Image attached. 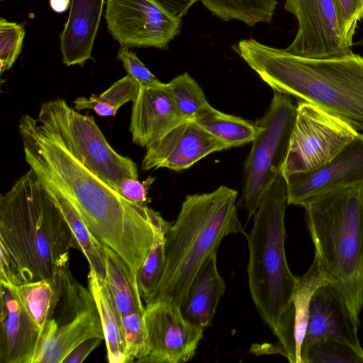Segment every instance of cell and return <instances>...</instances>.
I'll list each match as a JSON object with an SVG mask.
<instances>
[{
    "label": "cell",
    "instance_id": "obj_1",
    "mask_svg": "<svg viewBox=\"0 0 363 363\" xmlns=\"http://www.w3.org/2000/svg\"><path fill=\"white\" fill-rule=\"evenodd\" d=\"M18 130L30 169L70 202L92 235L115 251L136 277L154 241V210L122 196L71 154L37 118L22 116Z\"/></svg>",
    "mask_w": 363,
    "mask_h": 363
},
{
    "label": "cell",
    "instance_id": "obj_2",
    "mask_svg": "<svg viewBox=\"0 0 363 363\" xmlns=\"http://www.w3.org/2000/svg\"><path fill=\"white\" fill-rule=\"evenodd\" d=\"M235 51L273 91L316 105L363 132V57L311 58L242 40Z\"/></svg>",
    "mask_w": 363,
    "mask_h": 363
},
{
    "label": "cell",
    "instance_id": "obj_3",
    "mask_svg": "<svg viewBox=\"0 0 363 363\" xmlns=\"http://www.w3.org/2000/svg\"><path fill=\"white\" fill-rule=\"evenodd\" d=\"M0 244L23 284L53 278L68 268L71 249L79 250L60 209L31 169L1 196Z\"/></svg>",
    "mask_w": 363,
    "mask_h": 363
},
{
    "label": "cell",
    "instance_id": "obj_4",
    "mask_svg": "<svg viewBox=\"0 0 363 363\" xmlns=\"http://www.w3.org/2000/svg\"><path fill=\"white\" fill-rule=\"evenodd\" d=\"M237 198L236 190L223 185L210 193L186 196L166 233L163 275L145 306L164 302L179 307L197 272L218 251L223 238L244 233Z\"/></svg>",
    "mask_w": 363,
    "mask_h": 363
},
{
    "label": "cell",
    "instance_id": "obj_5",
    "mask_svg": "<svg viewBox=\"0 0 363 363\" xmlns=\"http://www.w3.org/2000/svg\"><path fill=\"white\" fill-rule=\"evenodd\" d=\"M301 206L315 256L336 280L359 325L363 308V184L333 189Z\"/></svg>",
    "mask_w": 363,
    "mask_h": 363
},
{
    "label": "cell",
    "instance_id": "obj_6",
    "mask_svg": "<svg viewBox=\"0 0 363 363\" xmlns=\"http://www.w3.org/2000/svg\"><path fill=\"white\" fill-rule=\"evenodd\" d=\"M287 205L288 182L282 172L261 198L252 228L246 235L250 294L261 318L274 333L298 279L289 267L285 253Z\"/></svg>",
    "mask_w": 363,
    "mask_h": 363
},
{
    "label": "cell",
    "instance_id": "obj_7",
    "mask_svg": "<svg viewBox=\"0 0 363 363\" xmlns=\"http://www.w3.org/2000/svg\"><path fill=\"white\" fill-rule=\"evenodd\" d=\"M37 118L71 154L116 191L123 179H138L137 164L111 147L93 116L80 113L62 99H55L41 105Z\"/></svg>",
    "mask_w": 363,
    "mask_h": 363
},
{
    "label": "cell",
    "instance_id": "obj_8",
    "mask_svg": "<svg viewBox=\"0 0 363 363\" xmlns=\"http://www.w3.org/2000/svg\"><path fill=\"white\" fill-rule=\"evenodd\" d=\"M297 113L291 97L274 91L264 115L256 123L257 133L245 162L242 203L249 220L261 198L282 172Z\"/></svg>",
    "mask_w": 363,
    "mask_h": 363
},
{
    "label": "cell",
    "instance_id": "obj_9",
    "mask_svg": "<svg viewBox=\"0 0 363 363\" xmlns=\"http://www.w3.org/2000/svg\"><path fill=\"white\" fill-rule=\"evenodd\" d=\"M359 134L347 122L306 101H298L283 174L289 178L330 162Z\"/></svg>",
    "mask_w": 363,
    "mask_h": 363
},
{
    "label": "cell",
    "instance_id": "obj_10",
    "mask_svg": "<svg viewBox=\"0 0 363 363\" xmlns=\"http://www.w3.org/2000/svg\"><path fill=\"white\" fill-rule=\"evenodd\" d=\"M104 17L113 38L129 48L167 49L182 26L155 0H106Z\"/></svg>",
    "mask_w": 363,
    "mask_h": 363
},
{
    "label": "cell",
    "instance_id": "obj_11",
    "mask_svg": "<svg viewBox=\"0 0 363 363\" xmlns=\"http://www.w3.org/2000/svg\"><path fill=\"white\" fill-rule=\"evenodd\" d=\"M284 8L297 19L298 30L285 50L311 58L342 56L352 52L342 33L334 0H285Z\"/></svg>",
    "mask_w": 363,
    "mask_h": 363
},
{
    "label": "cell",
    "instance_id": "obj_12",
    "mask_svg": "<svg viewBox=\"0 0 363 363\" xmlns=\"http://www.w3.org/2000/svg\"><path fill=\"white\" fill-rule=\"evenodd\" d=\"M144 321L150 352L140 362L181 363L194 356L203 329L186 321L179 307L164 302L145 306Z\"/></svg>",
    "mask_w": 363,
    "mask_h": 363
},
{
    "label": "cell",
    "instance_id": "obj_13",
    "mask_svg": "<svg viewBox=\"0 0 363 363\" xmlns=\"http://www.w3.org/2000/svg\"><path fill=\"white\" fill-rule=\"evenodd\" d=\"M230 147L194 121L183 122L146 147L141 169H186L207 155Z\"/></svg>",
    "mask_w": 363,
    "mask_h": 363
},
{
    "label": "cell",
    "instance_id": "obj_14",
    "mask_svg": "<svg viewBox=\"0 0 363 363\" xmlns=\"http://www.w3.org/2000/svg\"><path fill=\"white\" fill-rule=\"evenodd\" d=\"M336 280L326 271L314 256L307 272L298 277L289 306L282 315L276 331L277 344L264 346L259 353H278L291 363H302L301 348L304 340L311 300L315 291L321 285Z\"/></svg>",
    "mask_w": 363,
    "mask_h": 363
},
{
    "label": "cell",
    "instance_id": "obj_15",
    "mask_svg": "<svg viewBox=\"0 0 363 363\" xmlns=\"http://www.w3.org/2000/svg\"><path fill=\"white\" fill-rule=\"evenodd\" d=\"M287 182L288 204L301 206L333 189L363 184V134L359 133L328 163Z\"/></svg>",
    "mask_w": 363,
    "mask_h": 363
},
{
    "label": "cell",
    "instance_id": "obj_16",
    "mask_svg": "<svg viewBox=\"0 0 363 363\" xmlns=\"http://www.w3.org/2000/svg\"><path fill=\"white\" fill-rule=\"evenodd\" d=\"M359 326L337 281L321 285L311 300L301 353L312 343L325 338H336L363 350L358 337Z\"/></svg>",
    "mask_w": 363,
    "mask_h": 363
},
{
    "label": "cell",
    "instance_id": "obj_17",
    "mask_svg": "<svg viewBox=\"0 0 363 363\" xmlns=\"http://www.w3.org/2000/svg\"><path fill=\"white\" fill-rule=\"evenodd\" d=\"M186 121L177 108L167 84L140 86L133 102L129 130L135 144L147 147Z\"/></svg>",
    "mask_w": 363,
    "mask_h": 363
},
{
    "label": "cell",
    "instance_id": "obj_18",
    "mask_svg": "<svg viewBox=\"0 0 363 363\" xmlns=\"http://www.w3.org/2000/svg\"><path fill=\"white\" fill-rule=\"evenodd\" d=\"M0 363H33L41 330L12 289L1 285Z\"/></svg>",
    "mask_w": 363,
    "mask_h": 363
},
{
    "label": "cell",
    "instance_id": "obj_19",
    "mask_svg": "<svg viewBox=\"0 0 363 363\" xmlns=\"http://www.w3.org/2000/svg\"><path fill=\"white\" fill-rule=\"evenodd\" d=\"M105 0H71L68 18L60 35L62 62L82 66L91 52Z\"/></svg>",
    "mask_w": 363,
    "mask_h": 363
},
{
    "label": "cell",
    "instance_id": "obj_20",
    "mask_svg": "<svg viewBox=\"0 0 363 363\" xmlns=\"http://www.w3.org/2000/svg\"><path fill=\"white\" fill-rule=\"evenodd\" d=\"M217 252L211 253L195 275L179 308L189 323L205 329L225 292V282L217 268Z\"/></svg>",
    "mask_w": 363,
    "mask_h": 363
},
{
    "label": "cell",
    "instance_id": "obj_21",
    "mask_svg": "<svg viewBox=\"0 0 363 363\" xmlns=\"http://www.w3.org/2000/svg\"><path fill=\"white\" fill-rule=\"evenodd\" d=\"M93 337L104 339L95 302L81 311L73 320L57 327L52 333L45 337L33 363H62L75 347Z\"/></svg>",
    "mask_w": 363,
    "mask_h": 363
},
{
    "label": "cell",
    "instance_id": "obj_22",
    "mask_svg": "<svg viewBox=\"0 0 363 363\" xmlns=\"http://www.w3.org/2000/svg\"><path fill=\"white\" fill-rule=\"evenodd\" d=\"M106 273L102 283L108 291L121 317L133 313H145L136 277L123 259L105 246Z\"/></svg>",
    "mask_w": 363,
    "mask_h": 363
},
{
    "label": "cell",
    "instance_id": "obj_23",
    "mask_svg": "<svg viewBox=\"0 0 363 363\" xmlns=\"http://www.w3.org/2000/svg\"><path fill=\"white\" fill-rule=\"evenodd\" d=\"M68 268L52 279L21 284L12 289L41 330L50 322L62 296Z\"/></svg>",
    "mask_w": 363,
    "mask_h": 363
},
{
    "label": "cell",
    "instance_id": "obj_24",
    "mask_svg": "<svg viewBox=\"0 0 363 363\" xmlns=\"http://www.w3.org/2000/svg\"><path fill=\"white\" fill-rule=\"evenodd\" d=\"M43 183L60 209L79 244V250L88 261L89 269L94 272L99 281L102 284L106 273L105 245L92 235L70 202L55 187L46 182Z\"/></svg>",
    "mask_w": 363,
    "mask_h": 363
},
{
    "label": "cell",
    "instance_id": "obj_25",
    "mask_svg": "<svg viewBox=\"0 0 363 363\" xmlns=\"http://www.w3.org/2000/svg\"><path fill=\"white\" fill-rule=\"evenodd\" d=\"M88 286L97 306L104 334L108 361L110 363H126L125 343L122 320L112 298L104 286L89 269Z\"/></svg>",
    "mask_w": 363,
    "mask_h": 363
},
{
    "label": "cell",
    "instance_id": "obj_26",
    "mask_svg": "<svg viewBox=\"0 0 363 363\" xmlns=\"http://www.w3.org/2000/svg\"><path fill=\"white\" fill-rule=\"evenodd\" d=\"M152 222L155 237L150 252L136 274L138 290L145 303L152 295L163 275L165 267V236L172 223L154 211Z\"/></svg>",
    "mask_w": 363,
    "mask_h": 363
},
{
    "label": "cell",
    "instance_id": "obj_27",
    "mask_svg": "<svg viewBox=\"0 0 363 363\" xmlns=\"http://www.w3.org/2000/svg\"><path fill=\"white\" fill-rule=\"evenodd\" d=\"M204 6L223 21L236 19L250 26L270 23L278 0H201Z\"/></svg>",
    "mask_w": 363,
    "mask_h": 363
},
{
    "label": "cell",
    "instance_id": "obj_28",
    "mask_svg": "<svg viewBox=\"0 0 363 363\" xmlns=\"http://www.w3.org/2000/svg\"><path fill=\"white\" fill-rule=\"evenodd\" d=\"M195 122L230 148L252 142L257 133L255 124L214 108Z\"/></svg>",
    "mask_w": 363,
    "mask_h": 363
},
{
    "label": "cell",
    "instance_id": "obj_29",
    "mask_svg": "<svg viewBox=\"0 0 363 363\" xmlns=\"http://www.w3.org/2000/svg\"><path fill=\"white\" fill-rule=\"evenodd\" d=\"M140 88V84L127 74L99 94H93L89 98H77L73 101L74 108L78 111L92 109L98 116L103 117L115 116L120 107L136 99Z\"/></svg>",
    "mask_w": 363,
    "mask_h": 363
},
{
    "label": "cell",
    "instance_id": "obj_30",
    "mask_svg": "<svg viewBox=\"0 0 363 363\" xmlns=\"http://www.w3.org/2000/svg\"><path fill=\"white\" fill-rule=\"evenodd\" d=\"M167 84L177 108L186 120L195 121L213 108L201 86L187 72L178 75Z\"/></svg>",
    "mask_w": 363,
    "mask_h": 363
},
{
    "label": "cell",
    "instance_id": "obj_31",
    "mask_svg": "<svg viewBox=\"0 0 363 363\" xmlns=\"http://www.w3.org/2000/svg\"><path fill=\"white\" fill-rule=\"evenodd\" d=\"M301 359L302 363H363V350L336 338H325L307 347Z\"/></svg>",
    "mask_w": 363,
    "mask_h": 363
},
{
    "label": "cell",
    "instance_id": "obj_32",
    "mask_svg": "<svg viewBox=\"0 0 363 363\" xmlns=\"http://www.w3.org/2000/svg\"><path fill=\"white\" fill-rule=\"evenodd\" d=\"M121 320L126 363L140 362L150 352L144 313H130L123 316Z\"/></svg>",
    "mask_w": 363,
    "mask_h": 363
},
{
    "label": "cell",
    "instance_id": "obj_33",
    "mask_svg": "<svg viewBox=\"0 0 363 363\" xmlns=\"http://www.w3.org/2000/svg\"><path fill=\"white\" fill-rule=\"evenodd\" d=\"M25 29L21 23L0 18V72L12 67L22 50Z\"/></svg>",
    "mask_w": 363,
    "mask_h": 363
},
{
    "label": "cell",
    "instance_id": "obj_34",
    "mask_svg": "<svg viewBox=\"0 0 363 363\" xmlns=\"http://www.w3.org/2000/svg\"><path fill=\"white\" fill-rule=\"evenodd\" d=\"M340 16L344 38L352 47L358 23L363 19V0H334Z\"/></svg>",
    "mask_w": 363,
    "mask_h": 363
},
{
    "label": "cell",
    "instance_id": "obj_35",
    "mask_svg": "<svg viewBox=\"0 0 363 363\" xmlns=\"http://www.w3.org/2000/svg\"><path fill=\"white\" fill-rule=\"evenodd\" d=\"M117 58L120 60L128 74L133 77L140 86H157L161 82L139 60L135 52L129 48L121 47Z\"/></svg>",
    "mask_w": 363,
    "mask_h": 363
},
{
    "label": "cell",
    "instance_id": "obj_36",
    "mask_svg": "<svg viewBox=\"0 0 363 363\" xmlns=\"http://www.w3.org/2000/svg\"><path fill=\"white\" fill-rule=\"evenodd\" d=\"M155 178L149 176L145 180L140 182L138 179L124 178L118 187L117 191L124 198L143 207H147L150 202L147 192Z\"/></svg>",
    "mask_w": 363,
    "mask_h": 363
},
{
    "label": "cell",
    "instance_id": "obj_37",
    "mask_svg": "<svg viewBox=\"0 0 363 363\" xmlns=\"http://www.w3.org/2000/svg\"><path fill=\"white\" fill-rule=\"evenodd\" d=\"M0 284L13 289L23 284L18 267L6 247L0 244Z\"/></svg>",
    "mask_w": 363,
    "mask_h": 363
},
{
    "label": "cell",
    "instance_id": "obj_38",
    "mask_svg": "<svg viewBox=\"0 0 363 363\" xmlns=\"http://www.w3.org/2000/svg\"><path fill=\"white\" fill-rule=\"evenodd\" d=\"M104 340L100 337H90L75 347L64 359L62 363H80Z\"/></svg>",
    "mask_w": 363,
    "mask_h": 363
},
{
    "label": "cell",
    "instance_id": "obj_39",
    "mask_svg": "<svg viewBox=\"0 0 363 363\" xmlns=\"http://www.w3.org/2000/svg\"><path fill=\"white\" fill-rule=\"evenodd\" d=\"M163 9L176 18L181 19L190 7L201 0H155Z\"/></svg>",
    "mask_w": 363,
    "mask_h": 363
},
{
    "label": "cell",
    "instance_id": "obj_40",
    "mask_svg": "<svg viewBox=\"0 0 363 363\" xmlns=\"http://www.w3.org/2000/svg\"><path fill=\"white\" fill-rule=\"evenodd\" d=\"M49 4L55 12L62 13L70 6L71 0H50Z\"/></svg>",
    "mask_w": 363,
    "mask_h": 363
},
{
    "label": "cell",
    "instance_id": "obj_41",
    "mask_svg": "<svg viewBox=\"0 0 363 363\" xmlns=\"http://www.w3.org/2000/svg\"><path fill=\"white\" fill-rule=\"evenodd\" d=\"M354 44L357 45L363 46V36Z\"/></svg>",
    "mask_w": 363,
    "mask_h": 363
}]
</instances>
